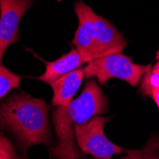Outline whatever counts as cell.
<instances>
[{
	"mask_svg": "<svg viewBox=\"0 0 159 159\" xmlns=\"http://www.w3.org/2000/svg\"><path fill=\"white\" fill-rule=\"evenodd\" d=\"M0 129L12 134L21 154L34 145H53L49 123V106L41 98L23 92L11 94L0 103Z\"/></svg>",
	"mask_w": 159,
	"mask_h": 159,
	"instance_id": "obj_1",
	"label": "cell"
},
{
	"mask_svg": "<svg viewBox=\"0 0 159 159\" xmlns=\"http://www.w3.org/2000/svg\"><path fill=\"white\" fill-rule=\"evenodd\" d=\"M152 68V64H135L133 62L132 57L120 52L94 59L87 64L84 70L87 80L95 77L103 86H107L108 80L117 78L135 88L139 86L142 76Z\"/></svg>",
	"mask_w": 159,
	"mask_h": 159,
	"instance_id": "obj_2",
	"label": "cell"
},
{
	"mask_svg": "<svg viewBox=\"0 0 159 159\" xmlns=\"http://www.w3.org/2000/svg\"><path fill=\"white\" fill-rule=\"evenodd\" d=\"M111 117L94 116L83 125L75 126V134L80 150L91 154L95 159H111L115 154H121L125 150L110 141L104 133V127Z\"/></svg>",
	"mask_w": 159,
	"mask_h": 159,
	"instance_id": "obj_3",
	"label": "cell"
},
{
	"mask_svg": "<svg viewBox=\"0 0 159 159\" xmlns=\"http://www.w3.org/2000/svg\"><path fill=\"white\" fill-rule=\"evenodd\" d=\"M109 101L93 77L86 83L82 93L69 107V115L75 125H83L108 111Z\"/></svg>",
	"mask_w": 159,
	"mask_h": 159,
	"instance_id": "obj_4",
	"label": "cell"
},
{
	"mask_svg": "<svg viewBox=\"0 0 159 159\" xmlns=\"http://www.w3.org/2000/svg\"><path fill=\"white\" fill-rule=\"evenodd\" d=\"M69 107L57 106L52 110V122L58 142L50 148L52 159H84L75 144V126L70 118Z\"/></svg>",
	"mask_w": 159,
	"mask_h": 159,
	"instance_id": "obj_5",
	"label": "cell"
},
{
	"mask_svg": "<svg viewBox=\"0 0 159 159\" xmlns=\"http://www.w3.org/2000/svg\"><path fill=\"white\" fill-rule=\"evenodd\" d=\"M34 0H0V64L6 50L18 40V26Z\"/></svg>",
	"mask_w": 159,
	"mask_h": 159,
	"instance_id": "obj_6",
	"label": "cell"
},
{
	"mask_svg": "<svg viewBox=\"0 0 159 159\" xmlns=\"http://www.w3.org/2000/svg\"><path fill=\"white\" fill-rule=\"evenodd\" d=\"M75 11L78 18V27L75 33L71 43L81 53L84 60L88 64L93 60L94 41L96 34L95 16L93 9L83 1H76Z\"/></svg>",
	"mask_w": 159,
	"mask_h": 159,
	"instance_id": "obj_7",
	"label": "cell"
},
{
	"mask_svg": "<svg viewBox=\"0 0 159 159\" xmlns=\"http://www.w3.org/2000/svg\"><path fill=\"white\" fill-rule=\"evenodd\" d=\"M96 34L93 60L114 53H120L128 44L127 39L112 23L103 16H95Z\"/></svg>",
	"mask_w": 159,
	"mask_h": 159,
	"instance_id": "obj_8",
	"label": "cell"
},
{
	"mask_svg": "<svg viewBox=\"0 0 159 159\" xmlns=\"http://www.w3.org/2000/svg\"><path fill=\"white\" fill-rule=\"evenodd\" d=\"M85 78V70L80 68L57 78L50 85L53 93L52 105L69 107Z\"/></svg>",
	"mask_w": 159,
	"mask_h": 159,
	"instance_id": "obj_9",
	"label": "cell"
},
{
	"mask_svg": "<svg viewBox=\"0 0 159 159\" xmlns=\"http://www.w3.org/2000/svg\"><path fill=\"white\" fill-rule=\"evenodd\" d=\"M45 73L38 76V80L51 84L70 71L80 69L83 65L87 64L81 53L75 48L70 50L68 53L62 55L58 59L52 62H46Z\"/></svg>",
	"mask_w": 159,
	"mask_h": 159,
	"instance_id": "obj_10",
	"label": "cell"
},
{
	"mask_svg": "<svg viewBox=\"0 0 159 159\" xmlns=\"http://www.w3.org/2000/svg\"><path fill=\"white\" fill-rule=\"evenodd\" d=\"M126 156L119 159H159V134H152L140 150H125Z\"/></svg>",
	"mask_w": 159,
	"mask_h": 159,
	"instance_id": "obj_11",
	"label": "cell"
},
{
	"mask_svg": "<svg viewBox=\"0 0 159 159\" xmlns=\"http://www.w3.org/2000/svg\"><path fill=\"white\" fill-rule=\"evenodd\" d=\"M21 77L0 64V99L11 90L19 88Z\"/></svg>",
	"mask_w": 159,
	"mask_h": 159,
	"instance_id": "obj_12",
	"label": "cell"
},
{
	"mask_svg": "<svg viewBox=\"0 0 159 159\" xmlns=\"http://www.w3.org/2000/svg\"><path fill=\"white\" fill-rule=\"evenodd\" d=\"M159 89V74L151 70L144 75L140 80L138 93L144 97H151L152 93Z\"/></svg>",
	"mask_w": 159,
	"mask_h": 159,
	"instance_id": "obj_13",
	"label": "cell"
},
{
	"mask_svg": "<svg viewBox=\"0 0 159 159\" xmlns=\"http://www.w3.org/2000/svg\"><path fill=\"white\" fill-rule=\"evenodd\" d=\"M0 159H26V155L17 154L10 139L0 134Z\"/></svg>",
	"mask_w": 159,
	"mask_h": 159,
	"instance_id": "obj_14",
	"label": "cell"
},
{
	"mask_svg": "<svg viewBox=\"0 0 159 159\" xmlns=\"http://www.w3.org/2000/svg\"><path fill=\"white\" fill-rule=\"evenodd\" d=\"M152 70L153 71H156V73L159 74V49H158V51L156 52V54H155V63L153 64Z\"/></svg>",
	"mask_w": 159,
	"mask_h": 159,
	"instance_id": "obj_15",
	"label": "cell"
},
{
	"mask_svg": "<svg viewBox=\"0 0 159 159\" xmlns=\"http://www.w3.org/2000/svg\"><path fill=\"white\" fill-rule=\"evenodd\" d=\"M152 98L153 99V101L155 102V104H156V106H157V108H158V110H159V89L156 90V91L152 93Z\"/></svg>",
	"mask_w": 159,
	"mask_h": 159,
	"instance_id": "obj_16",
	"label": "cell"
},
{
	"mask_svg": "<svg viewBox=\"0 0 159 159\" xmlns=\"http://www.w3.org/2000/svg\"><path fill=\"white\" fill-rule=\"evenodd\" d=\"M94 159H95V158H94Z\"/></svg>",
	"mask_w": 159,
	"mask_h": 159,
	"instance_id": "obj_17",
	"label": "cell"
}]
</instances>
